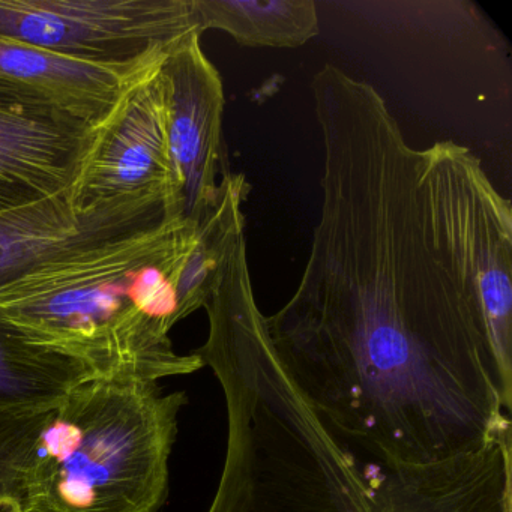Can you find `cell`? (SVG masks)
I'll use <instances>...</instances> for the list:
<instances>
[{"label": "cell", "instance_id": "obj_1", "mask_svg": "<svg viewBox=\"0 0 512 512\" xmlns=\"http://www.w3.org/2000/svg\"><path fill=\"white\" fill-rule=\"evenodd\" d=\"M322 208L278 361L338 434L389 463L484 448L512 409V211L466 146L407 143L385 98L314 107Z\"/></svg>", "mask_w": 512, "mask_h": 512}, {"label": "cell", "instance_id": "obj_2", "mask_svg": "<svg viewBox=\"0 0 512 512\" xmlns=\"http://www.w3.org/2000/svg\"><path fill=\"white\" fill-rule=\"evenodd\" d=\"M196 355L227 409L223 472L208 512H512V431L430 464L389 463L338 434L278 361L250 287L206 308Z\"/></svg>", "mask_w": 512, "mask_h": 512}, {"label": "cell", "instance_id": "obj_3", "mask_svg": "<svg viewBox=\"0 0 512 512\" xmlns=\"http://www.w3.org/2000/svg\"><path fill=\"white\" fill-rule=\"evenodd\" d=\"M199 236L200 221L181 218L49 263L0 289V313L98 377L196 373L202 358L176 352L169 334L184 320L179 281Z\"/></svg>", "mask_w": 512, "mask_h": 512}, {"label": "cell", "instance_id": "obj_4", "mask_svg": "<svg viewBox=\"0 0 512 512\" xmlns=\"http://www.w3.org/2000/svg\"><path fill=\"white\" fill-rule=\"evenodd\" d=\"M182 391L94 377L41 425L25 476V512H161Z\"/></svg>", "mask_w": 512, "mask_h": 512}, {"label": "cell", "instance_id": "obj_5", "mask_svg": "<svg viewBox=\"0 0 512 512\" xmlns=\"http://www.w3.org/2000/svg\"><path fill=\"white\" fill-rule=\"evenodd\" d=\"M191 31L194 0H0V38L116 70H145Z\"/></svg>", "mask_w": 512, "mask_h": 512}, {"label": "cell", "instance_id": "obj_6", "mask_svg": "<svg viewBox=\"0 0 512 512\" xmlns=\"http://www.w3.org/2000/svg\"><path fill=\"white\" fill-rule=\"evenodd\" d=\"M161 59L128 83L109 118L97 128L70 191L77 211L119 200L163 199L169 203L172 220H181Z\"/></svg>", "mask_w": 512, "mask_h": 512}, {"label": "cell", "instance_id": "obj_7", "mask_svg": "<svg viewBox=\"0 0 512 512\" xmlns=\"http://www.w3.org/2000/svg\"><path fill=\"white\" fill-rule=\"evenodd\" d=\"M200 37L191 31L167 44L160 67L181 217L191 221L217 208L233 175L223 139V80L203 53Z\"/></svg>", "mask_w": 512, "mask_h": 512}, {"label": "cell", "instance_id": "obj_8", "mask_svg": "<svg viewBox=\"0 0 512 512\" xmlns=\"http://www.w3.org/2000/svg\"><path fill=\"white\" fill-rule=\"evenodd\" d=\"M98 127L0 80V212L70 194Z\"/></svg>", "mask_w": 512, "mask_h": 512}, {"label": "cell", "instance_id": "obj_9", "mask_svg": "<svg viewBox=\"0 0 512 512\" xmlns=\"http://www.w3.org/2000/svg\"><path fill=\"white\" fill-rule=\"evenodd\" d=\"M167 221L163 199L119 200L80 212L64 194L0 212V289L49 263L145 235Z\"/></svg>", "mask_w": 512, "mask_h": 512}, {"label": "cell", "instance_id": "obj_10", "mask_svg": "<svg viewBox=\"0 0 512 512\" xmlns=\"http://www.w3.org/2000/svg\"><path fill=\"white\" fill-rule=\"evenodd\" d=\"M142 71L85 64L0 38V80L49 98L94 125L109 118L128 83Z\"/></svg>", "mask_w": 512, "mask_h": 512}, {"label": "cell", "instance_id": "obj_11", "mask_svg": "<svg viewBox=\"0 0 512 512\" xmlns=\"http://www.w3.org/2000/svg\"><path fill=\"white\" fill-rule=\"evenodd\" d=\"M94 377L85 362L35 340L0 313V409L50 412Z\"/></svg>", "mask_w": 512, "mask_h": 512}, {"label": "cell", "instance_id": "obj_12", "mask_svg": "<svg viewBox=\"0 0 512 512\" xmlns=\"http://www.w3.org/2000/svg\"><path fill=\"white\" fill-rule=\"evenodd\" d=\"M197 29L251 49H298L320 32L313 0H194Z\"/></svg>", "mask_w": 512, "mask_h": 512}, {"label": "cell", "instance_id": "obj_13", "mask_svg": "<svg viewBox=\"0 0 512 512\" xmlns=\"http://www.w3.org/2000/svg\"><path fill=\"white\" fill-rule=\"evenodd\" d=\"M49 412L0 409V512H25V476Z\"/></svg>", "mask_w": 512, "mask_h": 512}]
</instances>
